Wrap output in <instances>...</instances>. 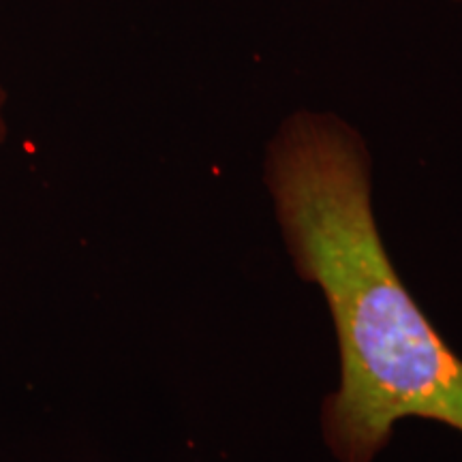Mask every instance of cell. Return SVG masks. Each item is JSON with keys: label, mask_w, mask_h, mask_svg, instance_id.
Returning <instances> with one entry per match:
<instances>
[{"label": "cell", "mask_w": 462, "mask_h": 462, "mask_svg": "<svg viewBox=\"0 0 462 462\" xmlns=\"http://www.w3.org/2000/svg\"><path fill=\"white\" fill-rule=\"evenodd\" d=\"M263 184L293 270L334 326L340 374L319 415L332 458L374 462L411 418L462 435V357L392 263L362 133L334 112L289 114L265 146Z\"/></svg>", "instance_id": "6da1fadb"}, {"label": "cell", "mask_w": 462, "mask_h": 462, "mask_svg": "<svg viewBox=\"0 0 462 462\" xmlns=\"http://www.w3.org/2000/svg\"><path fill=\"white\" fill-rule=\"evenodd\" d=\"M9 99H7V90H5L3 82H0V152H3L5 143H7L9 137Z\"/></svg>", "instance_id": "7a4b0ae2"}, {"label": "cell", "mask_w": 462, "mask_h": 462, "mask_svg": "<svg viewBox=\"0 0 462 462\" xmlns=\"http://www.w3.org/2000/svg\"><path fill=\"white\" fill-rule=\"evenodd\" d=\"M449 3H456V5H462V0H449Z\"/></svg>", "instance_id": "3957f363"}]
</instances>
